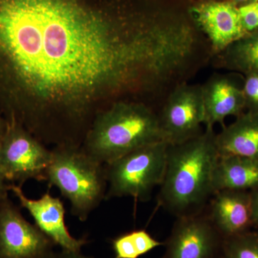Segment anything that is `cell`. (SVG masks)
<instances>
[{
	"mask_svg": "<svg viewBox=\"0 0 258 258\" xmlns=\"http://www.w3.org/2000/svg\"><path fill=\"white\" fill-rule=\"evenodd\" d=\"M0 60L47 106L80 122L81 97L142 86L155 91L175 70L174 37L144 18L112 21L81 0H0Z\"/></svg>",
	"mask_w": 258,
	"mask_h": 258,
	"instance_id": "1",
	"label": "cell"
},
{
	"mask_svg": "<svg viewBox=\"0 0 258 258\" xmlns=\"http://www.w3.org/2000/svg\"><path fill=\"white\" fill-rule=\"evenodd\" d=\"M219 157L214 128L205 127L189 140L169 144L159 205L176 218L205 211L215 193L214 172Z\"/></svg>",
	"mask_w": 258,
	"mask_h": 258,
	"instance_id": "2",
	"label": "cell"
},
{
	"mask_svg": "<svg viewBox=\"0 0 258 258\" xmlns=\"http://www.w3.org/2000/svg\"><path fill=\"white\" fill-rule=\"evenodd\" d=\"M160 142L165 140L157 112L142 102L120 101L96 115L81 147L105 165Z\"/></svg>",
	"mask_w": 258,
	"mask_h": 258,
	"instance_id": "3",
	"label": "cell"
},
{
	"mask_svg": "<svg viewBox=\"0 0 258 258\" xmlns=\"http://www.w3.org/2000/svg\"><path fill=\"white\" fill-rule=\"evenodd\" d=\"M45 181L49 187L55 186L69 200L71 214L81 222L86 221L106 199L108 183L105 165L81 147L62 146L52 150Z\"/></svg>",
	"mask_w": 258,
	"mask_h": 258,
	"instance_id": "4",
	"label": "cell"
},
{
	"mask_svg": "<svg viewBox=\"0 0 258 258\" xmlns=\"http://www.w3.org/2000/svg\"><path fill=\"white\" fill-rule=\"evenodd\" d=\"M169 144L157 142L135 149L105 164L108 188L105 200L133 198L150 200L165 172Z\"/></svg>",
	"mask_w": 258,
	"mask_h": 258,
	"instance_id": "5",
	"label": "cell"
},
{
	"mask_svg": "<svg viewBox=\"0 0 258 258\" xmlns=\"http://www.w3.org/2000/svg\"><path fill=\"white\" fill-rule=\"evenodd\" d=\"M52 157V151L16 120L8 125L0 141V171L8 182L22 186L30 179L45 181Z\"/></svg>",
	"mask_w": 258,
	"mask_h": 258,
	"instance_id": "6",
	"label": "cell"
},
{
	"mask_svg": "<svg viewBox=\"0 0 258 258\" xmlns=\"http://www.w3.org/2000/svg\"><path fill=\"white\" fill-rule=\"evenodd\" d=\"M158 117L169 144L182 143L201 134L205 123L202 86L180 83L168 95Z\"/></svg>",
	"mask_w": 258,
	"mask_h": 258,
	"instance_id": "7",
	"label": "cell"
},
{
	"mask_svg": "<svg viewBox=\"0 0 258 258\" xmlns=\"http://www.w3.org/2000/svg\"><path fill=\"white\" fill-rule=\"evenodd\" d=\"M55 246L10 198L0 205V258H54Z\"/></svg>",
	"mask_w": 258,
	"mask_h": 258,
	"instance_id": "8",
	"label": "cell"
},
{
	"mask_svg": "<svg viewBox=\"0 0 258 258\" xmlns=\"http://www.w3.org/2000/svg\"><path fill=\"white\" fill-rule=\"evenodd\" d=\"M223 242L205 210L176 218L161 258H221Z\"/></svg>",
	"mask_w": 258,
	"mask_h": 258,
	"instance_id": "9",
	"label": "cell"
},
{
	"mask_svg": "<svg viewBox=\"0 0 258 258\" xmlns=\"http://www.w3.org/2000/svg\"><path fill=\"white\" fill-rule=\"evenodd\" d=\"M189 13L208 40L212 57L246 35L238 7L230 0L203 1L193 6Z\"/></svg>",
	"mask_w": 258,
	"mask_h": 258,
	"instance_id": "10",
	"label": "cell"
},
{
	"mask_svg": "<svg viewBox=\"0 0 258 258\" xmlns=\"http://www.w3.org/2000/svg\"><path fill=\"white\" fill-rule=\"evenodd\" d=\"M8 189L18 198L20 206L27 210L35 221V225L50 239L55 245L64 250L81 252L86 239H77L70 233L64 222L66 210L63 203L47 191L40 199L28 198L20 185H8Z\"/></svg>",
	"mask_w": 258,
	"mask_h": 258,
	"instance_id": "11",
	"label": "cell"
},
{
	"mask_svg": "<svg viewBox=\"0 0 258 258\" xmlns=\"http://www.w3.org/2000/svg\"><path fill=\"white\" fill-rule=\"evenodd\" d=\"M243 79L235 74H215L202 85L205 127L223 125L227 117L244 113Z\"/></svg>",
	"mask_w": 258,
	"mask_h": 258,
	"instance_id": "12",
	"label": "cell"
},
{
	"mask_svg": "<svg viewBox=\"0 0 258 258\" xmlns=\"http://www.w3.org/2000/svg\"><path fill=\"white\" fill-rule=\"evenodd\" d=\"M206 212L224 240L253 228L249 191H217L210 200Z\"/></svg>",
	"mask_w": 258,
	"mask_h": 258,
	"instance_id": "13",
	"label": "cell"
},
{
	"mask_svg": "<svg viewBox=\"0 0 258 258\" xmlns=\"http://www.w3.org/2000/svg\"><path fill=\"white\" fill-rule=\"evenodd\" d=\"M220 157L239 156L258 159V113L247 111L216 134Z\"/></svg>",
	"mask_w": 258,
	"mask_h": 258,
	"instance_id": "14",
	"label": "cell"
},
{
	"mask_svg": "<svg viewBox=\"0 0 258 258\" xmlns=\"http://www.w3.org/2000/svg\"><path fill=\"white\" fill-rule=\"evenodd\" d=\"M215 191H250L258 186V159L239 156L219 157L215 172Z\"/></svg>",
	"mask_w": 258,
	"mask_h": 258,
	"instance_id": "15",
	"label": "cell"
},
{
	"mask_svg": "<svg viewBox=\"0 0 258 258\" xmlns=\"http://www.w3.org/2000/svg\"><path fill=\"white\" fill-rule=\"evenodd\" d=\"M214 57L219 68L244 75L258 71V30L244 35Z\"/></svg>",
	"mask_w": 258,
	"mask_h": 258,
	"instance_id": "16",
	"label": "cell"
},
{
	"mask_svg": "<svg viewBox=\"0 0 258 258\" xmlns=\"http://www.w3.org/2000/svg\"><path fill=\"white\" fill-rule=\"evenodd\" d=\"M221 258H258V231L225 239Z\"/></svg>",
	"mask_w": 258,
	"mask_h": 258,
	"instance_id": "17",
	"label": "cell"
},
{
	"mask_svg": "<svg viewBox=\"0 0 258 258\" xmlns=\"http://www.w3.org/2000/svg\"><path fill=\"white\" fill-rule=\"evenodd\" d=\"M242 90L245 109L247 111L258 113V71L244 74Z\"/></svg>",
	"mask_w": 258,
	"mask_h": 258,
	"instance_id": "18",
	"label": "cell"
},
{
	"mask_svg": "<svg viewBox=\"0 0 258 258\" xmlns=\"http://www.w3.org/2000/svg\"><path fill=\"white\" fill-rule=\"evenodd\" d=\"M114 258H139L137 247L130 232L122 234L111 241Z\"/></svg>",
	"mask_w": 258,
	"mask_h": 258,
	"instance_id": "19",
	"label": "cell"
},
{
	"mask_svg": "<svg viewBox=\"0 0 258 258\" xmlns=\"http://www.w3.org/2000/svg\"><path fill=\"white\" fill-rule=\"evenodd\" d=\"M238 11L246 35L258 30V7L255 1L239 6Z\"/></svg>",
	"mask_w": 258,
	"mask_h": 258,
	"instance_id": "20",
	"label": "cell"
},
{
	"mask_svg": "<svg viewBox=\"0 0 258 258\" xmlns=\"http://www.w3.org/2000/svg\"><path fill=\"white\" fill-rule=\"evenodd\" d=\"M131 234L137 247L139 257L149 253L158 247L164 245V242L156 240L145 230L132 231Z\"/></svg>",
	"mask_w": 258,
	"mask_h": 258,
	"instance_id": "21",
	"label": "cell"
},
{
	"mask_svg": "<svg viewBox=\"0 0 258 258\" xmlns=\"http://www.w3.org/2000/svg\"><path fill=\"white\" fill-rule=\"evenodd\" d=\"M251 212L253 227L258 229V186L249 191Z\"/></svg>",
	"mask_w": 258,
	"mask_h": 258,
	"instance_id": "22",
	"label": "cell"
},
{
	"mask_svg": "<svg viewBox=\"0 0 258 258\" xmlns=\"http://www.w3.org/2000/svg\"><path fill=\"white\" fill-rule=\"evenodd\" d=\"M54 258H94L90 256L84 255L81 252L64 250L62 249L60 252H55Z\"/></svg>",
	"mask_w": 258,
	"mask_h": 258,
	"instance_id": "23",
	"label": "cell"
},
{
	"mask_svg": "<svg viewBox=\"0 0 258 258\" xmlns=\"http://www.w3.org/2000/svg\"><path fill=\"white\" fill-rule=\"evenodd\" d=\"M8 181L5 179L1 171H0V205H2L8 197Z\"/></svg>",
	"mask_w": 258,
	"mask_h": 258,
	"instance_id": "24",
	"label": "cell"
},
{
	"mask_svg": "<svg viewBox=\"0 0 258 258\" xmlns=\"http://www.w3.org/2000/svg\"><path fill=\"white\" fill-rule=\"evenodd\" d=\"M230 1L232 2L235 5H237V7H239L241 6V5L252 3V2L255 1V0H230Z\"/></svg>",
	"mask_w": 258,
	"mask_h": 258,
	"instance_id": "25",
	"label": "cell"
},
{
	"mask_svg": "<svg viewBox=\"0 0 258 258\" xmlns=\"http://www.w3.org/2000/svg\"><path fill=\"white\" fill-rule=\"evenodd\" d=\"M7 128H8V125H7V126H5V125H3L2 120H0V141H1L3 136H4L5 132H6Z\"/></svg>",
	"mask_w": 258,
	"mask_h": 258,
	"instance_id": "26",
	"label": "cell"
},
{
	"mask_svg": "<svg viewBox=\"0 0 258 258\" xmlns=\"http://www.w3.org/2000/svg\"><path fill=\"white\" fill-rule=\"evenodd\" d=\"M255 2H256V3H257V7H258V0H255Z\"/></svg>",
	"mask_w": 258,
	"mask_h": 258,
	"instance_id": "27",
	"label": "cell"
},
{
	"mask_svg": "<svg viewBox=\"0 0 258 258\" xmlns=\"http://www.w3.org/2000/svg\"><path fill=\"white\" fill-rule=\"evenodd\" d=\"M205 1H213V0H205Z\"/></svg>",
	"mask_w": 258,
	"mask_h": 258,
	"instance_id": "28",
	"label": "cell"
}]
</instances>
